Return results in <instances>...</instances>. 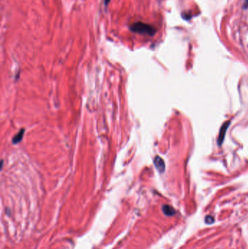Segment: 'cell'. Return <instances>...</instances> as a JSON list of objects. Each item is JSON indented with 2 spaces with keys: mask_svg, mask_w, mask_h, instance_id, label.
Returning <instances> with one entry per match:
<instances>
[{
  "mask_svg": "<svg viewBox=\"0 0 248 249\" xmlns=\"http://www.w3.org/2000/svg\"><path fill=\"white\" fill-rule=\"evenodd\" d=\"M129 29L132 32L138 33L140 34H147L149 36H154L156 32L154 27L143 22H136L132 23L129 26Z\"/></svg>",
  "mask_w": 248,
  "mask_h": 249,
  "instance_id": "obj_1",
  "label": "cell"
},
{
  "mask_svg": "<svg viewBox=\"0 0 248 249\" xmlns=\"http://www.w3.org/2000/svg\"><path fill=\"white\" fill-rule=\"evenodd\" d=\"M229 124H230V122L229 121L226 122L225 123L223 124L221 128H220V133H219V135H218V144H219L220 146L223 144L224 138H225L226 133V131L228 130V128L229 127Z\"/></svg>",
  "mask_w": 248,
  "mask_h": 249,
  "instance_id": "obj_2",
  "label": "cell"
},
{
  "mask_svg": "<svg viewBox=\"0 0 248 249\" xmlns=\"http://www.w3.org/2000/svg\"><path fill=\"white\" fill-rule=\"evenodd\" d=\"M154 162L156 169H157L160 173H164V171H165V164L164 160H162V158H161V157L159 156H156L154 158Z\"/></svg>",
  "mask_w": 248,
  "mask_h": 249,
  "instance_id": "obj_3",
  "label": "cell"
},
{
  "mask_svg": "<svg viewBox=\"0 0 248 249\" xmlns=\"http://www.w3.org/2000/svg\"><path fill=\"white\" fill-rule=\"evenodd\" d=\"M162 210H163V213L165 214L166 216H168V217H172V216H174L176 214V210L173 208L172 206H168V205H165L162 207Z\"/></svg>",
  "mask_w": 248,
  "mask_h": 249,
  "instance_id": "obj_4",
  "label": "cell"
},
{
  "mask_svg": "<svg viewBox=\"0 0 248 249\" xmlns=\"http://www.w3.org/2000/svg\"><path fill=\"white\" fill-rule=\"evenodd\" d=\"M24 132H25L24 129H21V131H20L17 135H15V136L13 139H12V142H13V144H18V143H19L20 142H21L23 137Z\"/></svg>",
  "mask_w": 248,
  "mask_h": 249,
  "instance_id": "obj_5",
  "label": "cell"
},
{
  "mask_svg": "<svg viewBox=\"0 0 248 249\" xmlns=\"http://www.w3.org/2000/svg\"><path fill=\"white\" fill-rule=\"evenodd\" d=\"M205 222L207 224H212V223L214 222V218L211 216H207V217H205Z\"/></svg>",
  "mask_w": 248,
  "mask_h": 249,
  "instance_id": "obj_6",
  "label": "cell"
},
{
  "mask_svg": "<svg viewBox=\"0 0 248 249\" xmlns=\"http://www.w3.org/2000/svg\"><path fill=\"white\" fill-rule=\"evenodd\" d=\"M110 1H111V0H105V2H104L105 5H108L109 3L110 2Z\"/></svg>",
  "mask_w": 248,
  "mask_h": 249,
  "instance_id": "obj_7",
  "label": "cell"
},
{
  "mask_svg": "<svg viewBox=\"0 0 248 249\" xmlns=\"http://www.w3.org/2000/svg\"><path fill=\"white\" fill-rule=\"evenodd\" d=\"M245 5H246V7H248V0H245Z\"/></svg>",
  "mask_w": 248,
  "mask_h": 249,
  "instance_id": "obj_8",
  "label": "cell"
}]
</instances>
